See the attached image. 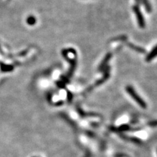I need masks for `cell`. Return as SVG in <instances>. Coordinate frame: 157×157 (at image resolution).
<instances>
[{
	"instance_id": "6",
	"label": "cell",
	"mask_w": 157,
	"mask_h": 157,
	"mask_svg": "<svg viewBox=\"0 0 157 157\" xmlns=\"http://www.w3.org/2000/svg\"><path fill=\"white\" fill-rule=\"evenodd\" d=\"M103 72H104V74H103V77H101V79H99L98 81L96 83V85H101V84H102L103 83H104L105 81H107L108 79H109V77L110 76V67L109 66H107V67H106L104 70L103 71Z\"/></svg>"
},
{
	"instance_id": "5",
	"label": "cell",
	"mask_w": 157,
	"mask_h": 157,
	"mask_svg": "<svg viewBox=\"0 0 157 157\" xmlns=\"http://www.w3.org/2000/svg\"><path fill=\"white\" fill-rule=\"evenodd\" d=\"M135 1H136V5H140V4L143 5V6L144 7L145 11L147 13H150L152 12V8L149 0H135Z\"/></svg>"
},
{
	"instance_id": "4",
	"label": "cell",
	"mask_w": 157,
	"mask_h": 157,
	"mask_svg": "<svg viewBox=\"0 0 157 157\" xmlns=\"http://www.w3.org/2000/svg\"><path fill=\"white\" fill-rule=\"evenodd\" d=\"M112 58V54L111 52H108L105 54L104 58L101 60L100 64H99L98 67V70L100 71V72H103L105 68L108 66V62H109L111 58Z\"/></svg>"
},
{
	"instance_id": "9",
	"label": "cell",
	"mask_w": 157,
	"mask_h": 157,
	"mask_svg": "<svg viewBox=\"0 0 157 157\" xmlns=\"http://www.w3.org/2000/svg\"><path fill=\"white\" fill-rule=\"evenodd\" d=\"M26 22H27V24L28 25L33 26L36 23V19L34 16H30L27 18Z\"/></svg>"
},
{
	"instance_id": "10",
	"label": "cell",
	"mask_w": 157,
	"mask_h": 157,
	"mask_svg": "<svg viewBox=\"0 0 157 157\" xmlns=\"http://www.w3.org/2000/svg\"><path fill=\"white\" fill-rule=\"evenodd\" d=\"M129 127L128 125H123L121 126V127L119 128V130H121V131H125V130H129Z\"/></svg>"
},
{
	"instance_id": "13",
	"label": "cell",
	"mask_w": 157,
	"mask_h": 157,
	"mask_svg": "<svg viewBox=\"0 0 157 157\" xmlns=\"http://www.w3.org/2000/svg\"><path fill=\"white\" fill-rule=\"evenodd\" d=\"M34 157H35V156H34Z\"/></svg>"
},
{
	"instance_id": "8",
	"label": "cell",
	"mask_w": 157,
	"mask_h": 157,
	"mask_svg": "<svg viewBox=\"0 0 157 157\" xmlns=\"http://www.w3.org/2000/svg\"><path fill=\"white\" fill-rule=\"evenodd\" d=\"M0 68L3 72H12L14 70V67L12 65H7L3 62H0Z\"/></svg>"
},
{
	"instance_id": "11",
	"label": "cell",
	"mask_w": 157,
	"mask_h": 157,
	"mask_svg": "<svg viewBox=\"0 0 157 157\" xmlns=\"http://www.w3.org/2000/svg\"><path fill=\"white\" fill-rule=\"evenodd\" d=\"M65 85H66V84L64 83L62 81L57 82V85H58V87H60V88H63V87H65Z\"/></svg>"
},
{
	"instance_id": "3",
	"label": "cell",
	"mask_w": 157,
	"mask_h": 157,
	"mask_svg": "<svg viewBox=\"0 0 157 157\" xmlns=\"http://www.w3.org/2000/svg\"><path fill=\"white\" fill-rule=\"evenodd\" d=\"M132 10H133V12L134 13L135 15H136V19H137V23L139 26V27L140 28H145V21L144 17H143V13H141L140 5H134L132 7Z\"/></svg>"
},
{
	"instance_id": "7",
	"label": "cell",
	"mask_w": 157,
	"mask_h": 157,
	"mask_svg": "<svg viewBox=\"0 0 157 157\" xmlns=\"http://www.w3.org/2000/svg\"><path fill=\"white\" fill-rule=\"evenodd\" d=\"M157 56V45L151 50L149 54H147V57H146L145 60L147 62H150L155 58V57Z\"/></svg>"
},
{
	"instance_id": "12",
	"label": "cell",
	"mask_w": 157,
	"mask_h": 157,
	"mask_svg": "<svg viewBox=\"0 0 157 157\" xmlns=\"http://www.w3.org/2000/svg\"><path fill=\"white\" fill-rule=\"evenodd\" d=\"M72 97H73V96H72V94H71L70 92H68V99H69V100H70V101L71 100V99H72Z\"/></svg>"
},
{
	"instance_id": "2",
	"label": "cell",
	"mask_w": 157,
	"mask_h": 157,
	"mask_svg": "<svg viewBox=\"0 0 157 157\" xmlns=\"http://www.w3.org/2000/svg\"><path fill=\"white\" fill-rule=\"evenodd\" d=\"M126 90H127L128 94L134 99V101H136V102L138 103V105H140V107L143 108L147 107V104H146L145 101L139 96V94L137 93L136 90H134V88L132 87V86H127V87H126Z\"/></svg>"
},
{
	"instance_id": "1",
	"label": "cell",
	"mask_w": 157,
	"mask_h": 157,
	"mask_svg": "<svg viewBox=\"0 0 157 157\" xmlns=\"http://www.w3.org/2000/svg\"><path fill=\"white\" fill-rule=\"evenodd\" d=\"M62 55L64 58L70 63V67L69 70H68L67 75L68 77H71L73 76V74H74V71L76 70V66H77L76 57H75L74 58H70L69 56H68V51L67 48H66V49H63L62 50Z\"/></svg>"
}]
</instances>
